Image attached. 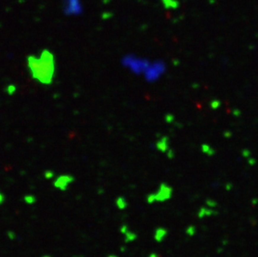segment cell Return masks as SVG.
I'll use <instances>...</instances> for the list:
<instances>
[{"mask_svg": "<svg viewBox=\"0 0 258 257\" xmlns=\"http://www.w3.org/2000/svg\"><path fill=\"white\" fill-rule=\"evenodd\" d=\"M122 63L124 67L127 68L131 73L142 76L148 65L150 64V60L148 59L147 58L137 56L134 54H129L124 57Z\"/></svg>", "mask_w": 258, "mask_h": 257, "instance_id": "cell-1", "label": "cell"}, {"mask_svg": "<svg viewBox=\"0 0 258 257\" xmlns=\"http://www.w3.org/2000/svg\"><path fill=\"white\" fill-rule=\"evenodd\" d=\"M166 69L167 67L165 61L160 59L150 61L142 76L148 83H155L166 74Z\"/></svg>", "mask_w": 258, "mask_h": 257, "instance_id": "cell-2", "label": "cell"}, {"mask_svg": "<svg viewBox=\"0 0 258 257\" xmlns=\"http://www.w3.org/2000/svg\"><path fill=\"white\" fill-rule=\"evenodd\" d=\"M64 9L67 15L78 16L83 12L82 0H65Z\"/></svg>", "mask_w": 258, "mask_h": 257, "instance_id": "cell-3", "label": "cell"}, {"mask_svg": "<svg viewBox=\"0 0 258 257\" xmlns=\"http://www.w3.org/2000/svg\"><path fill=\"white\" fill-rule=\"evenodd\" d=\"M7 236H8V238L9 239V240H15L16 237H17L16 234L14 233V231H12V230H9V231L7 232Z\"/></svg>", "mask_w": 258, "mask_h": 257, "instance_id": "cell-4", "label": "cell"}, {"mask_svg": "<svg viewBox=\"0 0 258 257\" xmlns=\"http://www.w3.org/2000/svg\"><path fill=\"white\" fill-rule=\"evenodd\" d=\"M172 0H163V4H165L166 7H169V4H170V7H172V8H175L176 6L173 4V2H171Z\"/></svg>", "mask_w": 258, "mask_h": 257, "instance_id": "cell-5", "label": "cell"}, {"mask_svg": "<svg viewBox=\"0 0 258 257\" xmlns=\"http://www.w3.org/2000/svg\"><path fill=\"white\" fill-rule=\"evenodd\" d=\"M43 257H51L50 256H48V255H46V256H44Z\"/></svg>", "mask_w": 258, "mask_h": 257, "instance_id": "cell-6", "label": "cell"}, {"mask_svg": "<svg viewBox=\"0 0 258 257\" xmlns=\"http://www.w3.org/2000/svg\"><path fill=\"white\" fill-rule=\"evenodd\" d=\"M109 257H115V256H109Z\"/></svg>", "mask_w": 258, "mask_h": 257, "instance_id": "cell-7", "label": "cell"}]
</instances>
